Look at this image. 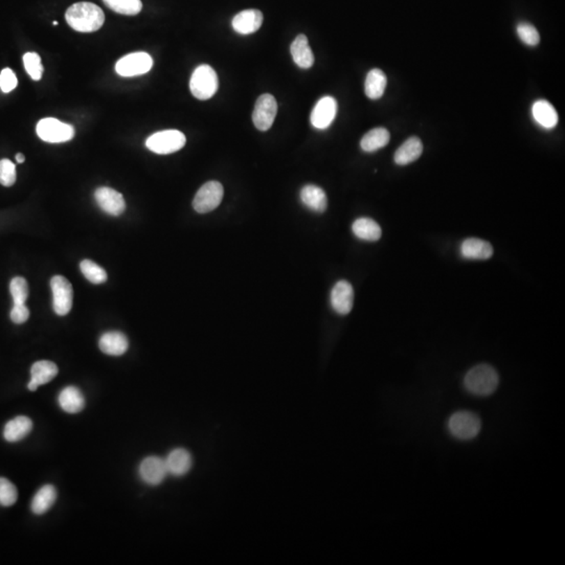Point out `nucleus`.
<instances>
[{
    "instance_id": "f257e3e1",
    "label": "nucleus",
    "mask_w": 565,
    "mask_h": 565,
    "mask_svg": "<svg viewBox=\"0 0 565 565\" xmlns=\"http://www.w3.org/2000/svg\"><path fill=\"white\" fill-rule=\"evenodd\" d=\"M66 22L77 32L93 33L103 26L105 15L103 10L91 3H77L68 8Z\"/></svg>"
},
{
    "instance_id": "f03ea898",
    "label": "nucleus",
    "mask_w": 565,
    "mask_h": 565,
    "mask_svg": "<svg viewBox=\"0 0 565 565\" xmlns=\"http://www.w3.org/2000/svg\"><path fill=\"white\" fill-rule=\"evenodd\" d=\"M500 383V376L489 365H479L467 372L464 386L475 396L486 397L493 394Z\"/></svg>"
},
{
    "instance_id": "7ed1b4c3",
    "label": "nucleus",
    "mask_w": 565,
    "mask_h": 565,
    "mask_svg": "<svg viewBox=\"0 0 565 565\" xmlns=\"http://www.w3.org/2000/svg\"><path fill=\"white\" fill-rule=\"evenodd\" d=\"M481 420L472 411H456L448 421L450 435L461 441L475 439L481 431Z\"/></svg>"
},
{
    "instance_id": "20e7f679",
    "label": "nucleus",
    "mask_w": 565,
    "mask_h": 565,
    "mask_svg": "<svg viewBox=\"0 0 565 565\" xmlns=\"http://www.w3.org/2000/svg\"><path fill=\"white\" fill-rule=\"evenodd\" d=\"M218 85L217 74L213 67L207 64L198 66L191 77V93L201 101L213 97L217 93Z\"/></svg>"
},
{
    "instance_id": "39448f33",
    "label": "nucleus",
    "mask_w": 565,
    "mask_h": 565,
    "mask_svg": "<svg viewBox=\"0 0 565 565\" xmlns=\"http://www.w3.org/2000/svg\"><path fill=\"white\" fill-rule=\"evenodd\" d=\"M186 143L184 133L178 130H165L151 135L147 139L146 146L157 154L166 155L182 150Z\"/></svg>"
},
{
    "instance_id": "423d86ee",
    "label": "nucleus",
    "mask_w": 565,
    "mask_h": 565,
    "mask_svg": "<svg viewBox=\"0 0 565 565\" xmlns=\"http://www.w3.org/2000/svg\"><path fill=\"white\" fill-rule=\"evenodd\" d=\"M37 134L42 141L51 144H59L70 141L74 137V129L72 125L60 122L57 118H47L37 124Z\"/></svg>"
},
{
    "instance_id": "0eeeda50",
    "label": "nucleus",
    "mask_w": 565,
    "mask_h": 565,
    "mask_svg": "<svg viewBox=\"0 0 565 565\" xmlns=\"http://www.w3.org/2000/svg\"><path fill=\"white\" fill-rule=\"evenodd\" d=\"M223 186L218 182H209L203 184L195 195L193 207L199 214H207L219 207L223 199Z\"/></svg>"
},
{
    "instance_id": "6e6552de",
    "label": "nucleus",
    "mask_w": 565,
    "mask_h": 565,
    "mask_svg": "<svg viewBox=\"0 0 565 565\" xmlns=\"http://www.w3.org/2000/svg\"><path fill=\"white\" fill-rule=\"evenodd\" d=\"M51 292H53L54 311L60 317L68 315L72 308L74 292L72 286L67 278L62 276H55L51 280Z\"/></svg>"
},
{
    "instance_id": "1a4fd4ad",
    "label": "nucleus",
    "mask_w": 565,
    "mask_h": 565,
    "mask_svg": "<svg viewBox=\"0 0 565 565\" xmlns=\"http://www.w3.org/2000/svg\"><path fill=\"white\" fill-rule=\"evenodd\" d=\"M153 66V59L147 53H132L118 60L116 70L122 77H135L147 74Z\"/></svg>"
},
{
    "instance_id": "9d476101",
    "label": "nucleus",
    "mask_w": 565,
    "mask_h": 565,
    "mask_svg": "<svg viewBox=\"0 0 565 565\" xmlns=\"http://www.w3.org/2000/svg\"><path fill=\"white\" fill-rule=\"evenodd\" d=\"M278 113V103L273 95L269 93L262 95L255 102L253 120L255 128L260 131H267L271 128Z\"/></svg>"
},
{
    "instance_id": "9b49d317",
    "label": "nucleus",
    "mask_w": 565,
    "mask_h": 565,
    "mask_svg": "<svg viewBox=\"0 0 565 565\" xmlns=\"http://www.w3.org/2000/svg\"><path fill=\"white\" fill-rule=\"evenodd\" d=\"M139 477L147 485L159 486L168 475L167 466L164 459L151 456L141 461L138 469Z\"/></svg>"
},
{
    "instance_id": "f8f14e48",
    "label": "nucleus",
    "mask_w": 565,
    "mask_h": 565,
    "mask_svg": "<svg viewBox=\"0 0 565 565\" xmlns=\"http://www.w3.org/2000/svg\"><path fill=\"white\" fill-rule=\"evenodd\" d=\"M337 113V102L334 97H324L317 102L311 112V124L319 130L329 128Z\"/></svg>"
},
{
    "instance_id": "ddd939ff",
    "label": "nucleus",
    "mask_w": 565,
    "mask_h": 565,
    "mask_svg": "<svg viewBox=\"0 0 565 565\" xmlns=\"http://www.w3.org/2000/svg\"><path fill=\"white\" fill-rule=\"evenodd\" d=\"M95 198L102 211L111 216H120L126 209V202L124 197L118 191L111 188L97 189L95 192Z\"/></svg>"
},
{
    "instance_id": "4468645a",
    "label": "nucleus",
    "mask_w": 565,
    "mask_h": 565,
    "mask_svg": "<svg viewBox=\"0 0 565 565\" xmlns=\"http://www.w3.org/2000/svg\"><path fill=\"white\" fill-rule=\"evenodd\" d=\"M354 304V290L347 280L336 282L331 292V305L333 310L340 315L351 312Z\"/></svg>"
},
{
    "instance_id": "2eb2a0df",
    "label": "nucleus",
    "mask_w": 565,
    "mask_h": 565,
    "mask_svg": "<svg viewBox=\"0 0 565 565\" xmlns=\"http://www.w3.org/2000/svg\"><path fill=\"white\" fill-rule=\"evenodd\" d=\"M263 14L259 10H245L234 16L232 22L234 32L241 35L253 34L263 24Z\"/></svg>"
},
{
    "instance_id": "dca6fc26",
    "label": "nucleus",
    "mask_w": 565,
    "mask_h": 565,
    "mask_svg": "<svg viewBox=\"0 0 565 565\" xmlns=\"http://www.w3.org/2000/svg\"><path fill=\"white\" fill-rule=\"evenodd\" d=\"M57 365L49 360H40L35 363L31 369V381L29 382L28 388L35 392L40 385L51 382L58 375Z\"/></svg>"
},
{
    "instance_id": "f3484780",
    "label": "nucleus",
    "mask_w": 565,
    "mask_h": 565,
    "mask_svg": "<svg viewBox=\"0 0 565 565\" xmlns=\"http://www.w3.org/2000/svg\"><path fill=\"white\" fill-rule=\"evenodd\" d=\"M168 475L173 477H184L192 467V456L184 448L172 450L165 460Z\"/></svg>"
},
{
    "instance_id": "a211bd4d",
    "label": "nucleus",
    "mask_w": 565,
    "mask_h": 565,
    "mask_svg": "<svg viewBox=\"0 0 565 565\" xmlns=\"http://www.w3.org/2000/svg\"><path fill=\"white\" fill-rule=\"evenodd\" d=\"M99 347L105 354L110 356H120L128 350V338L122 332H107L100 338Z\"/></svg>"
},
{
    "instance_id": "6ab92c4d",
    "label": "nucleus",
    "mask_w": 565,
    "mask_h": 565,
    "mask_svg": "<svg viewBox=\"0 0 565 565\" xmlns=\"http://www.w3.org/2000/svg\"><path fill=\"white\" fill-rule=\"evenodd\" d=\"M461 253L465 259L488 260L493 255V247L488 241L469 238L461 245Z\"/></svg>"
},
{
    "instance_id": "aec40b11",
    "label": "nucleus",
    "mask_w": 565,
    "mask_h": 565,
    "mask_svg": "<svg viewBox=\"0 0 565 565\" xmlns=\"http://www.w3.org/2000/svg\"><path fill=\"white\" fill-rule=\"evenodd\" d=\"M301 200L305 207L317 213H324L327 209V195L323 189L315 184H307L302 189Z\"/></svg>"
},
{
    "instance_id": "412c9836",
    "label": "nucleus",
    "mask_w": 565,
    "mask_h": 565,
    "mask_svg": "<svg viewBox=\"0 0 565 565\" xmlns=\"http://www.w3.org/2000/svg\"><path fill=\"white\" fill-rule=\"evenodd\" d=\"M33 422L30 417L19 415L14 417L6 424L3 429V438L10 443L22 441L32 431Z\"/></svg>"
},
{
    "instance_id": "4be33fe9",
    "label": "nucleus",
    "mask_w": 565,
    "mask_h": 565,
    "mask_svg": "<svg viewBox=\"0 0 565 565\" xmlns=\"http://www.w3.org/2000/svg\"><path fill=\"white\" fill-rule=\"evenodd\" d=\"M294 61L299 67L308 70L315 64V55L309 47L308 38L305 35H299L290 47Z\"/></svg>"
},
{
    "instance_id": "5701e85b",
    "label": "nucleus",
    "mask_w": 565,
    "mask_h": 565,
    "mask_svg": "<svg viewBox=\"0 0 565 565\" xmlns=\"http://www.w3.org/2000/svg\"><path fill=\"white\" fill-rule=\"evenodd\" d=\"M423 152V144L417 137H409L404 144L399 147L395 153L394 161L397 165L406 166L417 161Z\"/></svg>"
},
{
    "instance_id": "b1692460",
    "label": "nucleus",
    "mask_w": 565,
    "mask_h": 565,
    "mask_svg": "<svg viewBox=\"0 0 565 565\" xmlns=\"http://www.w3.org/2000/svg\"><path fill=\"white\" fill-rule=\"evenodd\" d=\"M60 407L68 413H78L85 407V398L82 392L76 386H67L60 392Z\"/></svg>"
},
{
    "instance_id": "393cba45",
    "label": "nucleus",
    "mask_w": 565,
    "mask_h": 565,
    "mask_svg": "<svg viewBox=\"0 0 565 565\" xmlns=\"http://www.w3.org/2000/svg\"><path fill=\"white\" fill-rule=\"evenodd\" d=\"M532 113L536 122L546 129H552L558 124V113L554 106L546 100L535 102Z\"/></svg>"
},
{
    "instance_id": "a878e982",
    "label": "nucleus",
    "mask_w": 565,
    "mask_h": 565,
    "mask_svg": "<svg viewBox=\"0 0 565 565\" xmlns=\"http://www.w3.org/2000/svg\"><path fill=\"white\" fill-rule=\"evenodd\" d=\"M352 230L360 240L375 242L381 238V228L377 222L369 218H358L355 220L352 224Z\"/></svg>"
},
{
    "instance_id": "bb28decb",
    "label": "nucleus",
    "mask_w": 565,
    "mask_h": 565,
    "mask_svg": "<svg viewBox=\"0 0 565 565\" xmlns=\"http://www.w3.org/2000/svg\"><path fill=\"white\" fill-rule=\"evenodd\" d=\"M57 500V491L53 485H45L35 494L32 500L33 513L36 515H42L47 513L55 504Z\"/></svg>"
},
{
    "instance_id": "cd10ccee",
    "label": "nucleus",
    "mask_w": 565,
    "mask_h": 565,
    "mask_svg": "<svg viewBox=\"0 0 565 565\" xmlns=\"http://www.w3.org/2000/svg\"><path fill=\"white\" fill-rule=\"evenodd\" d=\"M390 134L385 128H375L367 133L360 141V147L365 152H375L384 148L390 143Z\"/></svg>"
},
{
    "instance_id": "c85d7f7f",
    "label": "nucleus",
    "mask_w": 565,
    "mask_h": 565,
    "mask_svg": "<svg viewBox=\"0 0 565 565\" xmlns=\"http://www.w3.org/2000/svg\"><path fill=\"white\" fill-rule=\"evenodd\" d=\"M388 79L381 70H372L365 78V91L369 99L378 100L385 91Z\"/></svg>"
},
{
    "instance_id": "c756f323",
    "label": "nucleus",
    "mask_w": 565,
    "mask_h": 565,
    "mask_svg": "<svg viewBox=\"0 0 565 565\" xmlns=\"http://www.w3.org/2000/svg\"><path fill=\"white\" fill-rule=\"evenodd\" d=\"M104 3L116 13L134 16L141 11V0H103Z\"/></svg>"
},
{
    "instance_id": "7c9ffc66",
    "label": "nucleus",
    "mask_w": 565,
    "mask_h": 565,
    "mask_svg": "<svg viewBox=\"0 0 565 565\" xmlns=\"http://www.w3.org/2000/svg\"><path fill=\"white\" fill-rule=\"evenodd\" d=\"M83 276L93 284H103L107 280V272L90 260H84L80 264Z\"/></svg>"
},
{
    "instance_id": "2f4dec72",
    "label": "nucleus",
    "mask_w": 565,
    "mask_h": 565,
    "mask_svg": "<svg viewBox=\"0 0 565 565\" xmlns=\"http://www.w3.org/2000/svg\"><path fill=\"white\" fill-rule=\"evenodd\" d=\"M18 491L13 483L0 477V506L11 507L17 502Z\"/></svg>"
},
{
    "instance_id": "473e14b6",
    "label": "nucleus",
    "mask_w": 565,
    "mask_h": 565,
    "mask_svg": "<svg viewBox=\"0 0 565 565\" xmlns=\"http://www.w3.org/2000/svg\"><path fill=\"white\" fill-rule=\"evenodd\" d=\"M10 292L13 298L14 304H26L29 298V285L26 278L16 276L11 280Z\"/></svg>"
},
{
    "instance_id": "72a5a7b5",
    "label": "nucleus",
    "mask_w": 565,
    "mask_h": 565,
    "mask_svg": "<svg viewBox=\"0 0 565 565\" xmlns=\"http://www.w3.org/2000/svg\"><path fill=\"white\" fill-rule=\"evenodd\" d=\"M24 68L34 81H39L42 78L43 65L41 58L36 53H26L24 56Z\"/></svg>"
},
{
    "instance_id": "f704fd0d",
    "label": "nucleus",
    "mask_w": 565,
    "mask_h": 565,
    "mask_svg": "<svg viewBox=\"0 0 565 565\" xmlns=\"http://www.w3.org/2000/svg\"><path fill=\"white\" fill-rule=\"evenodd\" d=\"M517 34L525 45L536 47L540 42V36L535 26L527 22H521L517 26Z\"/></svg>"
},
{
    "instance_id": "c9c22d12",
    "label": "nucleus",
    "mask_w": 565,
    "mask_h": 565,
    "mask_svg": "<svg viewBox=\"0 0 565 565\" xmlns=\"http://www.w3.org/2000/svg\"><path fill=\"white\" fill-rule=\"evenodd\" d=\"M16 182V166L10 159L0 161V184L12 186Z\"/></svg>"
},
{
    "instance_id": "e433bc0d",
    "label": "nucleus",
    "mask_w": 565,
    "mask_h": 565,
    "mask_svg": "<svg viewBox=\"0 0 565 565\" xmlns=\"http://www.w3.org/2000/svg\"><path fill=\"white\" fill-rule=\"evenodd\" d=\"M18 80L13 70L10 68H5L0 74V88L3 93H9L16 88Z\"/></svg>"
},
{
    "instance_id": "4c0bfd02",
    "label": "nucleus",
    "mask_w": 565,
    "mask_h": 565,
    "mask_svg": "<svg viewBox=\"0 0 565 565\" xmlns=\"http://www.w3.org/2000/svg\"><path fill=\"white\" fill-rule=\"evenodd\" d=\"M12 321L13 323L20 325V324L26 323L30 317V310L26 304H14L13 308L11 310Z\"/></svg>"
},
{
    "instance_id": "58836bf2",
    "label": "nucleus",
    "mask_w": 565,
    "mask_h": 565,
    "mask_svg": "<svg viewBox=\"0 0 565 565\" xmlns=\"http://www.w3.org/2000/svg\"><path fill=\"white\" fill-rule=\"evenodd\" d=\"M24 161H26V157H24V154L18 153V154L16 155V161H17L18 164H24Z\"/></svg>"
},
{
    "instance_id": "ea45409f",
    "label": "nucleus",
    "mask_w": 565,
    "mask_h": 565,
    "mask_svg": "<svg viewBox=\"0 0 565 565\" xmlns=\"http://www.w3.org/2000/svg\"><path fill=\"white\" fill-rule=\"evenodd\" d=\"M53 24H54V26H58V22H54Z\"/></svg>"
}]
</instances>
